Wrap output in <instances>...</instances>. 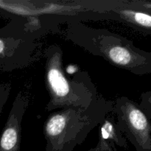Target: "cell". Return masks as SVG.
<instances>
[{"label":"cell","instance_id":"1","mask_svg":"<svg viewBox=\"0 0 151 151\" xmlns=\"http://www.w3.org/2000/svg\"><path fill=\"white\" fill-rule=\"evenodd\" d=\"M65 36L92 55L103 58L112 66L136 75L150 74L151 52L135 47L132 41L122 35L75 21L67 23Z\"/></svg>","mask_w":151,"mask_h":151},{"label":"cell","instance_id":"2","mask_svg":"<svg viewBox=\"0 0 151 151\" xmlns=\"http://www.w3.org/2000/svg\"><path fill=\"white\" fill-rule=\"evenodd\" d=\"M114 104L100 95L87 108H63L50 114L43 126L45 151H73L113 112Z\"/></svg>","mask_w":151,"mask_h":151},{"label":"cell","instance_id":"3","mask_svg":"<svg viewBox=\"0 0 151 151\" xmlns=\"http://www.w3.org/2000/svg\"><path fill=\"white\" fill-rule=\"evenodd\" d=\"M44 55V80L50 97L47 111L67 107L87 108L97 101L100 95L86 71H78L72 79L66 75L60 46H49Z\"/></svg>","mask_w":151,"mask_h":151},{"label":"cell","instance_id":"4","mask_svg":"<svg viewBox=\"0 0 151 151\" xmlns=\"http://www.w3.org/2000/svg\"><path fill=\"white\" fill-rule=\"evenodd\" d=\"M0 28V70L11 72L27 67L36 59L39 37L24 26L18 18H11Z\"/></svg>","mask_w":151,"mask_h":151},{"label":"cell","instance_id":"5","mask_svg":"<svg viewBox=\"0 0 151 151\" xmlns=\"http://www.w3.org/2000/svg\"><path fill=\"white\" fill-rule=\"evenodd\" d=\"M119 131L137 151H151V122L139 106L126 97H118L114 104Z\"/></svg>","mask_w":151,"mask_h":151},{"label":"cell","instance_id":"6","mask_svg":"<svg viewBox=\"0 0 151 151\" xmlns=\"http://www.w3.org/2000/svg\"><path fill=\"white\" fill-rule=\"evenodd\" d=\"M151 3L146 1L109 0L103 9L105 19L116 21L151 35Z\"/></svg>","mask_w":151,"mask_h":151},{"label":"cell","instance_id":"7","mask_svg":"<svg viewBox=\"0 0 151 151\" xmlns=\"http://www.w3.org/2000/svg\"><path fill=\"white\" fill-rule=\"evenodd\" d=\"M29 100L21 90L15 97L10 114L0 135V151H20L22 125Z\"/></svg>","mask_w":151,"mask_h":151},{"label":"cell","instance_id":"8","mask_svg":"<svg viewBox=\"0 0 151 151\" xmlns=\"http://www.w3.org/2000/svg\"><path fill=\"white\" fill-rule=\"evenodd\" d=\"M99 128L97 147L100 151H115L116 145L122 148L128 147L126 139L119 131L117 123L108 115Z\"/></svg>","mask_w":151,"mask_h":151},{"label":"cell","instance_id":"9","mask_svg":"<svg viewBox=\"0 0 151 151\" xmlns=\"http://www.w3.org/2000/svg\"><path fill=\"white\" fill-rule=\"evenodd\" d=\"M11 83L9 82L0 83V117L2 114L3 109L10 97L11 91Z\"/></svg>","mask_w":151,"mask_h":151},{"label":"cell","instance_id":"10","mask_svg":"<svg viewBox=\"0 0 151 151\" xmlns=\"http://www.w3.org/2000/svg\"><path fill=\"white\" fill-rule=\"evenodd\" d=\"M139 106L147 118L151 120V91H146L141 94V103Z\"/></svg>","mask_w":151,"mask_h":151},{"label":"cell","instance_id":"11","mask_svg":"<svg viewBox=\"0 0 151 151\" xmlns=\"http://www.w3.org/2000/svg\"><path fill=\"white\" fill-rule=\"evenodd\" d=\"M88 151H100V150H99L98 147H97V146H96L95 147H93V148H91Z\"/></svg>","mask_w":151,"mask_h":151}]
</instances>
